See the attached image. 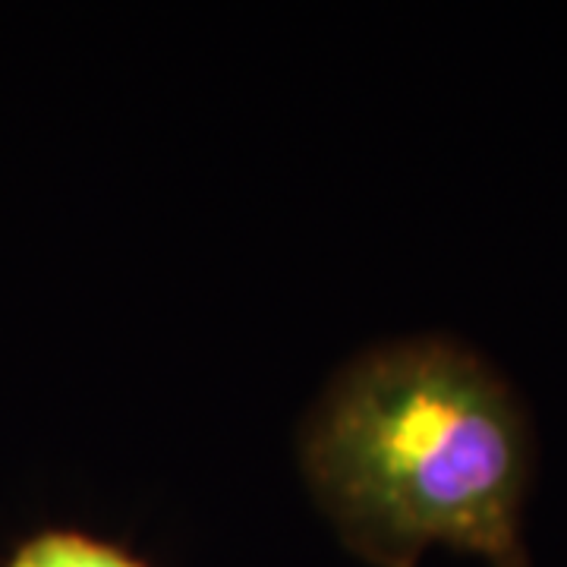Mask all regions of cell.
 I'll use <instances>...</instances> for the list:
<instances>
[{"label": "cell", "instance_id": "obj_1", "mask_svg": "<svg viewBox=\"0 0 567 567\" xmlns=\"http://www.w3.org/2000/svg\"><path fill=\"white\" fill-rule=\"evenodd\" d=\"M300 451L322 511L372 567H416L432 546L533 567L529 423L470 347L410 338L360 353L324 388Z\"/></svg>", "mask_w": 567, "mask_h": 567}, {"label": "cell", "instance_id": "obj_2", "mask_svg": "<svg viewBox=\"0 0 567 567\" xmlns=\"http://www.w3.org/2000/svg\"><path fill=\"white\" fill-rule=\"evenodd\" d=\"M3 567H152L130 548L70 527L39 529L13 548Z\"/></svg>", "mask_w": 567, "mask_h": 567}]
</instances>
